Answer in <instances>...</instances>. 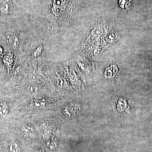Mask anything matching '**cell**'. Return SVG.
I'll list each match as a JSON object with an SVG mask.
<instances>
[{"instance_id":"5","label":"cell","mask_w":152,"mask_h":152,"mask_svg":"<svg viewBox=\"0 0 152 152\" xmlns=\"http://www.w3.org/2000/svg\"><path fill=\"white\" fill-rule=\"evenodd\" d=\"M131 1L132 0H120V5L123 9L128 10L132 4Z\"/></svg>"},{"instance_id":"2","label":"cell","mask_w":152,"mask_h":152,"mask_svg":"<svg viewBox=\"0 0 152 152\" xmlns=\"http://www.w3.org/2000/svg\"><path fill=\"white\" fill-rule=\"evenodd\" d=\"M9 150L10 152H20V147L16 141L13 140L9 146Z\"/></svg>"},{"instance_id":"6","label":"cell","mask_w":152,"mask_h":152,"mask_svg":"<svg viewBox=\"0 0 152 152\" xmlns=\"http://www.w3.org/2000/svg\"><path fill=\"white\" fill-rule=\"evenodd\" d=\"M126 107V103L123 99H120L118 104V108L119 110L123 111Z\"/></svg>"},{"instance_id":"1","label":"cell","mask_w":152,"mask_h":152,"mask_svg":"<svg viewBox=\"0 0 152 152\" xmlns=\"http://www.w3.org/2000/svg\"><path fill=\"white\" fill-rule=\"evenodd\" d=\"M22 133L25 137L30 139L33 138L34 135V130L28 126H24L22 128Z\"/></svg>"},{"instance_id":"3","label":"cell","mask_w":152,"mask_h":152,"mask_svg":"<svg viewBox=\"0 0 152 152\" xmlns=\"http://www.w3.org/2000/svg\"><path fill=\"white\" fill-rule=\"evenodd\" d=\"M10 10V6L8 2H4L0 7V11L4 15L8 14Z\"/></svg>"},{"instance_id":"4","label":"cell","mask_w":152,"mask_h":152,"mask_svg":"<svg viewBox=\"0 0 152 152\" xmlns=\"http://www.w3.org/2000/svg\"><path fill=\"white\" fill-rule=\"evenodd\" d=\"M9 111L7 105L5 103L0 102V115L5 116L8 114Z\"/></svg>"},{"instance_id":"7","label":"cell","mask_w":152,"mask_h":152,"mask_svg":"<svg viewBox=\"0 0 152 152\" xmlns=\"http://www.w3.org/2000/svg\"><path fill=\"white\" fill-rule=\"evenodd\" d=\"M37 152H44L43 151H42L41 150H39L38 151H37Z\"/></svg>"}]
</instances>
